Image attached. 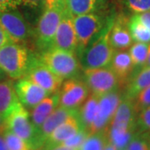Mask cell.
Wrapping results in <instances>:
<instances>
[{
  "instance_id": "1",
  "label": "cell",
  "mask_w": 150,
  "mask_h": 150,
  "mask_svg": "<svg viewBox=\"0 0 150 150\" xmlns=\"http://www.w3.org/2000/svg\"><path fill=\"white\" fill-rule=\"evenodd\" d=\"M45 9L35 31L36 44L40 50L51 48L56 30L67 12L64 0H44Z\"/></svg>"
},
{
  "instance_id": "2",
  "label": "cell",
  "mask_w": 150,
  "mask_h": 150,
  "mask_svg": "<svg viewBox=\"0 0 150 150\" xmlns=\"http://www.w3.org/2000/svg\"><path fill=\"white\" fill-rule=\"evenodd\" d=\"M112 19L113 18H109L106 22L93 43H92L82 54V62L84 69L106 68L110 64L115 52L109 42V32Z\"/></svg>"
},
{
  "instance_id": "3",
  "label": "cell",
  "mask_w": 150,
  "mask_h": 150,
  "mask_svg": "<svg viewBox=\"0 0 150 150\" xmlns=\"http://www.w3.org/2000/svg\"><path fill=\"white\" fill-rule=\"evenodd\" d=\"M32 54L20 43H6L0 48V69L11 79L18 80L24 77Z\"/></svg>"
},
{
  "instance_id": "4",
  "label": "cell",
  "mask_w": 150,
  "mask_h": 150,
  "mask_svg": "<svg viewBox=\"0 0 150 150\" xmlns=\"http://www.w3.org/2000/svg\"><path fill=\"white\" fill-rule=\"evenodd\" d=\"M6 129L16 134L31 147L39 150L43 147L38 129L33 124L27 108L19 102L5 118Z\"/></svg>"
},
{
  "instance_id": "5",
  "label": "cell",
  "mask_w": 150,
  "mask_h": 150,
  "mask_svg": "<svg viewBox=\"0 0 150 150\" xmlns=\"http://www.w3.org/2000/svg\"><path fill=\"white\" fill-rule=\"evenodd\" d=\"M38 56L49 69L63 79L74 78L81 69L79 60L74 52L49 48Z\"/></svg>"
},
{
  "instance_id": "6",
  "label": "cell",
  "mask_w": 150,
  "mask_h": 150,
  "mask_svg": "<svg viewBox=\"0 0 150 150\" xmlns=\"http://www.w3.org/2000/svg\"><path fill=\"white\" fill-rule=\"evenodd\" d=\"M73 22L78 39L77 50L82 54L105 24L102 17L95 13L74 17Z\"/></svg>"
},
{
  "instance_id": "7",
  "label": "cell",
  "mask_w": 150,
  "mask_h": 150,
  "mask_svg": "<svg viewBox=\"0 0 150 150\" xmlns=\"http://www.w3.org/2000/svg\"><path fill=\"white\" fill-rule=\"evenodd\" d=\"M0 25L13 43L25 45L33 35L30 25L16 9L0 13Z\"/></svg>"
},
{
  "instance_id": "8",
  "label": "cell",
  "mask_w": 150,
  "mask_h": 150,
  "mask_svg": "<svg viewBox=\"0 0 150 150\" xmlns=\"http://www.w3.org/2000/svg\"><path fill=\"white\" fill-rule=\"evenodd\" d=\"M123 97L117 89L99 96L98 108L88 134L104 131L108 128L118 104Z\"/></svg>"
},
{
  "instance_id": "9",
  "label": "cell",
  "mask_w": 150,
  "mask_h": 150,
  "mask_svg": "<svg viewBox=\"0 0 150 150\" xmlns=\"http://www.w3.org/2000/svg\"><path fill=\"white\" fill-rule=\"evenodd\" d=\"M24 77L42 87L49 93L59 91L64 79L55 74L38 58L32 54Z\"/></svg>"
},
{
  "instance_id": "10",
  "label": "cell",
  "mask_w": 150,
  "mask_h": 150,
  "mask_svg": "<svg viewBox=\"0 0 150 150\" xmlns=\"http://www.w3.org/2000/svg\"><path fill=\"white\" fill-rule=\"evenodd\" d=\"M84 82L92 93L101 96L114 91L119 84L118 77L110 68L86 69L83 73Z\"/></svg>"
},
{
  "instance_id": "11",
  "label": "cell",
  "mask_w": 150,
  "mask_h": 150,
  "mask_svg": "<svg viewBox=\"0 0 150 150\" xmlns=\"http://www.w3.org/2000/svg\"><path fill=\"white\" fill-rule=\"evenodd\" d=\"M59 93V105L71 109H79L89 96V88L84 81L70 78L63 82Z\"/></svg>"
},
{
  "instance_id": "12",
  "label": "cell",
  "mask_w": 150,
  "mask_h": 150,
  "mask_svg": "<svg viewBox=\"0 0 150 150\" xmlns=\"http://www.w3.org/2000/svg\"><path fill=\"white\" fill-rule=\"evenodd\" d=\"M19 102L26 108H33L50 93L26 77L18 79L14 84Z\"/></svg>"
},
{
  "instance_id": "13",
  "label": "cell",
  "mask_w": 150,
  "mask_h": 150,
  "mask_svg": "<svg viewBox=\"0 0 150 150\" xmlns=\"http://www.w3.org/2000/svg\"><path fill=\"white\" fill-rule=\"evenodd\" d=\"M73 18L67 11L59 23L51 48H57L75 53L78 49V39Z\"/></svg>"
},
{
  "instance_id": "14",
  "label": "cell",
  "mask_w": 150,
  "mask_h": 150,
  "mask_svg": "<svg viewBox=\"0 0 150 150\" xmlns=\"http://www.w3.org/2000/svg\"><path fill=\"white\" fill-rule=\"evenodd\" d=\"M82 129H83V128L79 120L78 112L65 120L64 123L59 125L48 135L41 149L61 144L64 141L74 136V134H78Z\"/></svg>"
},
{
  "instance_id": "15",
  "label": "cell",
  "mask_w": 150,
  "mask_h": 150,
  "mask_svg": "<svg viewBox=\"0 0 150 150\" xmlns=\"http://www.w3.org/2000/svg\"><path fill=\"white\" fill-rule=\"evenodd\" d=\"M129 18L123 15L112 19L109 32V42L115 51L126 50L133 43V38L129 28Z\"/></svg>"
},
{
  "instance_id": "16",
  "label": "cell",
  "mask_w": 150,
  "mask_h": 150,
  "mask_svg": "<svg viewBox=\"0 0 150 150\" xmlns=\"http://www.w3.org/2000/svg\"><path fill=\"white\" fill-rule=\"evenodd\" d=\"M138 113L134 107L132 99L123 97L122 101L118 104L112 121L109 124L111 127L123 129H136V119Z\"/></svg>"
},
{
  "instance_id": "17",
  "label": "cell",
  "mask_w": 150,
  "mask_h": 150,
  "mask_svg": "<svg viewBox=\"0 0 150 150\" xmlns=\"http://www.w3.org/2000/svg\"><path fill=\"white\" fill-rule=\"evenodd\" d=\"M78 112H79V109H71V108L63 107L60 105L56 108L54 111L50 113V115L48 118L45 119V121L38 129L39 137H40V140L43 146L48 135L51 134L54 129L61 123H64L65 120H67L69 117Z\"/></svg>"
},
{
  "instance_id": "18",
  "label": "cell",
  "mask_w": 150,
  "mask_h": 150,
  "mask_svg": "<svg viewBox=\"0 0 150 150\" xmlns=\"http://www.w3.org/2000/svg\"><path fill=\"white\" fill-rule=\"evenodd\" d=\"M109 66L118 77L120 85L128 83L135 69L129 52L125 50L115 51Z\"/></svg>"
},
{
  "instance_id": "19",
  "label": "cell",
  "mask_w": 150,
  "mask_h": 150,
  "mask_svg": "<svg viewBox=\"0 0 150 150\" xmlns=\"http://www.w3.org/2000/svg\"><path fill=\"white\" fill-rule=\"evenodd\" d=\"M59 104V91L54 93L52 95H48L36 106L33 108L30 118L33 124L39 129L45 119L50 115Z\"/></svg>"
},
{
  "instance_id": "20",
  "label": "cell",
  "mask_w": 150,
  "mask_h": 150,
  "mask_svg": "<svg viewBox=\"0 0 150 150\" xmlns=\"http://www.w3.org/2000/svg\"><path fill=\"white\" fill-rule=\"evenodd\" d=\"M149 87H150V67L144 66L130 77L126 83L123 97L133 99L139 92Z\"/></svg>"
},
{
  "instance_id": "21",
  "label": "cell",
  "mask_w": 150,
  "mask_h": 150,
  "mask_svg": "<svg viewBox=\"0 0 150 150\" xmlns=\"http://www.w3.org/2000/svg\"><path fill=\"white\" fill-rule=\"evenodd\" d=\"M18 103L14 83L11 80L0 81V114L5 118Z\"/></svg>"
},
{
  "instance_id": "22",
  "label": "cell",
  "mask_w": 150,
  "mask_h": 150,
  "mask_svg": "<svg viewBox=\"0 0 150 150\" xmlns=\"http://www.w3.org/2000/svg\"><path fill=\"white\" fill-rule=\"evenodd\" d=\"M98 99L99 96L92 93L79 108V118L83 129L88 133L89 132L92 123L98 111Z\"/></svg>"
},
{
  "instance_id": "23",
  "label": "cell",
  "mask_w": 150,
  "mask_h": 150,
  "mask_svg": "<svg viewBox=\"0 0 150 150\" xmlns=\"http://www.w3.org/2000/svg\"><path fill=\"white\" fill-rule=\"evenodd\" d=\"M66 8L71 16L76 17L98 11L103 0H64Z\"/></svg>"
},
{
  "instance_id": "24",
  "label": "cell",
  "mask_w": 150,
  "mask_h": 150,
  "mask_svg": "<svg viewBox=\"0 0 150 150\" xmlns=\"http://www.w3.org/2000/svg\"><path fill=\"white\" fill-rule=\"evenodd\" d=\"M137 133L136 129H123L108 126L107 129V136L108 142L112 144L117 150L126 149L129 142Z\"/></svg>"
},
{
  "instance_id": "25",
  "label": "cell",
  "mask_w": 150,
  "mask_h": 150,
  "mask_svg": "<svg viewBox=\"0 0 150 150\" xmlns=\"http://www.w3.org/2000/svg\"><path fill=\"white\" fill-rule=\"evenodd\" d=\"M129 28L133 41L139 43H150V30L135 17L129 18Z\"/></svg>"
},
{
  "instance_id": "26",
  "label": "cell",
  "mask_w": 150,
  "mask_h": 150,
  "mask_svg": "<svg viewBox=\"0 0 150 150\" xmlns=\"http://www.w3.org/2000/svg\"><path fill=\"white\" fill-rule=\"evenodd\" d=\"M150 43H135L129 47V54L134 67H144L148 59Z\"/></svg>"
},
{
  "instance_id": "27",
  "label": "cell",
  "mask_w": 150,
  "mask_h": 150,
  "mask_svg": "<svg viewBox=\"0 0 150 150\" xmlns=\"http://www.w3.org/2000/svg\"><path fill=\"white\" fill-rule=\"evenodd\" d=\"M108 142L106 129L104 131L89 134L79 148V150H104Z\"/></svg>"
},
{
  "instance_id": "28",
  "label": "cell",
  "mask_w": 150,
  "mask_h": 150,
  "mask_svg": "<svg viewBox=\"0 0 150 150\" xmlns=\"http://www.w3.org/2000/svg\"><path fill=\"white\" fill-rule=\"evenodd\" d=\"M8 150H33L27 143L16 134L5 129L3 133Z\"/></svg>"
},
{
  "instance_id": "29",
  "label": "cell",
  "mask_w": 150,
  "mask_h": 150,
  "mask_svg": "<svg viewBox=\"0 0 150 150\" xmlns=\"http://www.w3.org/2000/svg\"><path fill=\"white\" fill-rule=\"evenodd\" d=\"M128 150H150V140L149 134L137 132L126 148Z\"/></svg>"
},
{
  "instance_id": "30",
  "label": "cell",
  "mask_w": 150,
  "mask_h": 150,
  "mask_svg": "<svg viewBox=\"0 0 150 150\" xmlns=\"http://www.w3.org/2000/svg\"><path fill=\"white\" fill-rule=\"evenodd\" d=\"M134 107L137 113L150 106V87L139 92L132 99Z\"/></svg>"
},
{
  "instance_id": "31",
  "label": "cell",
  "mask_w": 150,
  "mask_h": 150,
  "mask_svg": "<svg viewBox=\"0 0 150 150\" xmlns=\"http://www.w3.org/2000/svg\"><path fill=\"white\" fill-rule=\"evenodd\" d=\"M128 9L139 13L150 10V0H118Z\"/></svg>"
},
{
  "instance_id": "32",
  "label": "cell",
  "mask_w": 150,
  "mask_h": 150,
  "mask_svg": "<svg viewBox=\"0 0 150 150\" xmlns=\"http://www.w3.org/2000/svg\"><path fill=\"white\" fill-rule=\"evenodd\" d=\"M136 129L139 133L150 131V106L138 113L136 119Z\"/></svg>"
},
{
  "instance_id": "33",
  "label": "cell",
  "mask_w": 150,
  "mask_h": 150,
  "mask_svg": "<svg viewBox=\"0 0 150 150\" xmlns=\"http://www.w3.org/2000/svg\"><path fill=\"white\" fill-rule=\"evenodd\" d=\"M88 135L89 134L86 130L82 129L78 134H74V136H72V137L69 138L68 139L64 141L61 144L67 146V147H69V148H73V149H79V148L83 144V142L85 141V139Z\"/></svg>"
},
{
  "instance_id": "34",
  "label": "cell",
  "mask_w": 150,
  "mask_h": 150,
  "mask_svg": "<svg viewBox=\"0 0 150 150\" xmlns=\"http://www.w3.org/2000/svg\"><path fill=\"white\" fill-rule=\"evenodd\" d=\"M21 4V0H0V13L16 9Z\"/></svg>"
},
{
  "instance_id": "35",
  "label": "cell",
  "mask_w": 150,
  "mask_h": 150,
  "mask_svg": "<svg viewBox=\"0 0 150 150\" xmlns=\"http://www.w3.org/2000/svg\"><path fill=\"white\" fill-rule=\"evenodd\" d=\"M135 17L139 20L145 27L150 30V10L135 13Z\"/></svg>"
},
{
  "instance_id": "36",
  "label": "cell",
  "mask_w": 150,
  "mask_h": 150,
  "mask_svg": "<svg viewBox=\"0 0 150 150\" xmlns=\"http://www.w3.org/2000/svg\"><path fill=\"white\" fill-rule=\"evenodd\" d=\"M9 42H11V41L8 36V34L6 33L4 29L0 25V48L6 43H9Z\"/></svg>"
},
{
  "instance_id": "37",
  "label": "cell",
  "mask_w": 150,
  "mask_h": 150,
  "mask_svg": "<svg viewBox=\"0 0 150 150\" xmlns=\"http://www.w3.org/2000/svg\"><path fill=\"white\" fill-rule=\"evenodd\" d=\"M43 1L44 0H21V3L23 4L24 5L35 8V7H38Z\"/></svg>"
},
{
  "instance_id": "38",
  "label": "cell",
  "mask_w": 150,
  "mask_h": 150,
  "mask_svg": "<svg viewBox=\"0 0 150 150\" xmlns=\"http://www.w3.org/2000/svg\"><path fill=\"white\" fill-rule=\"evenodd\" d=\"M40 150H79L77 149H73V148H69V147H67L63 144H59L54 146V147H51V148H48V149H43Z\"/></svg>"
},
{
  "instance_id": "39",
  "label": "cell",
  "mask_w": 150,
  "mask_h": 150,
  "mask_svg": "<svg viewBox=\"0 0 150 150\" xmlns=\"http://www.w3.org/2000/svg\"><path fill=\"white\" fill-rule=\"evenodd\" d=\"M6 129L5 118L0 114V134H3Z\"/></svg>"
},
{
  "instance_id": "40",
  "label": "cell",
  "mask_w": 150,
  "mask_h": 150,
  "mask_svg": "<svg viewBox=\"0 0 150 150\" xmlns=\"http://www.w3.org/2000/svg\"><path fill=\"white\" fill-rule=\"evenodd\" d=\"M0 150H8L3 134H0Z\"/></svg>"
},
{
  "instance_id": "41",
  "label": "cell",
  "mask_w": 150,
  "mask_h": 150,
  "mask_svg": "<svg viewBox=\"0 0 150 150\" xmlns=\"http://www.w3.org/2000/svg\"><path fill=\"white\" fill-rule=\"evenodd\" d=\"M104 150H117L115 149V147L113 146L112 144H111L109 142H108L107 144L105 146V148H104Z\"/></svg>"
},
{
  "instance_id": "42",
  "label": "cell",
  "mask_w": 150,
  "mask_h": 150,
  "mask_svg": "<svg viewBox=\"0 0 150 150\" xmlns=\"http://www.w3.org/2000/svg\"><path fill=\"white\" fill-rule=\"evenodd\" d=\"M144 66H149L150 67V46H149V55H148V59H147V61L145 63Z\"/></svg>"
},
{
  "instance_id": "43",
  "label": "cell",
  "mask_w": 150,
  "mask_h": 150,
  "mask_svg": "<svg viewBox=\"0 0 150 150\" xmlns=\"http://www.w3.org/2000/svg\"><path fill=\"white\" fill-rule=\"evenodd\" d=\"M3 74H4V72H3L2 70L0 69V79H1L2 78H3Z\"/></svg>"
},
{
  "instance_id": "44",
  "label": "cell",
  "mask_w": 150,
  "mask_h": 150,
  "mask_svg": "<svg viewBox=\"0 0 150 150\" xmlns=\"http://www.w3.org/2000/svg\"><path fill=\"white\" fill-rule=\"evenodd\" d=\"M118 150H128L127 149H118Z\"/></svg>"
},
{
  "instance_id": "45",
  "label": "cell",
  "mask_w": 150,
  "mask_h": 150,
  "mask_svg": "<svg viewBox=\"0 0 150 150\" xmlns=\"http://www.w3.org/2000/svg\"><path fill=\"white\" fill-rule=\"evenodd\" d=\"M149 140H150V134H149Z\"/></svg>"
}]
</instances>
